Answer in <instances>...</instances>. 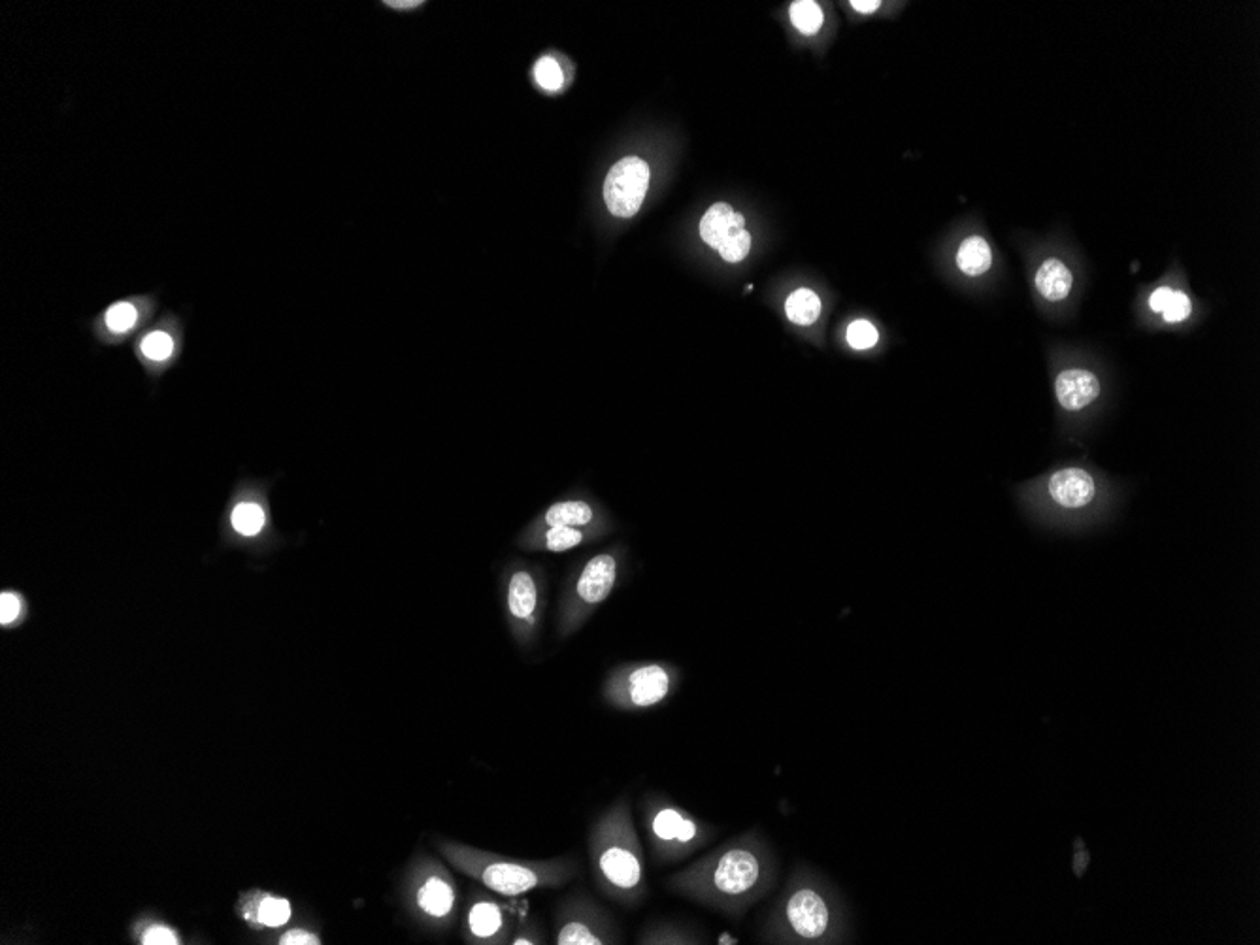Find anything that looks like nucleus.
<instances>
[{"label": "nucleus", "mask_w": 1260, "mask_h": 945, "mask_svg": "<svg viewBox=\"0 0 1260 945\" xmlns=\"http://www.w3.org/2000/svg\"><path fill=\"white\" fill-rule=\"evenodd\" d=\"M780 878L776 847L759 829L746 830L666 879V889L740 921L772 893Z\"/></svg>", "instance_id": "1"}, {"label": "nucleus", "mask_w": 1260, "mask_h": 945, "mask_svg": "<svg viewBox=\"0 0 1260 945\" xmlns=\"http://www.w3.org/2000/svg\"><path fill=\"white\" fill-rule=\"evenodd\" d=\"M842 910L827 879L798 864L764 913L757 940L766 945L834 944L842 936Z\"/></svg>", "instance_id": "2"}, {"label": "nucleus", "mask_w": 1260, "mask_h": 945, "mask_svg": "<svg viewBox=\"0 0 1260 945\" xmlns=\"http://www.w3.org/2000/svg\"><path fill=\"white\" fill-rule=\"evenodd\" d=\"M587 851L598 891L623 908H640L649 898L646 855L627 796L600 813L589 829Z\"/></svg>", "instance_id": "3"}, {"label": "nucleus", "mask_w": 1260, "mask_h": 945, "mask_svg": "<svg viewBox=\"0 0 1260 945\" xmlns=\"http://www.w3.org/2000/svg\"><path fill=\"white\" fill-rule=\"evenodd\" d=\"M438 851L449 866L504 898H519L542 889H561L580 876V861L570 855L542 861L515 859L451 840H438Z\"/></svg>", "instance_id": "4"}, {"label": "nucleus", "mask_w": 1260, "mask_h": 945, "mask_svg": "<svg viewBox=\"0 0 1260 945\" xmlns=\"http://www.w3.org/2000/svg\"><path fill=\"white\" fill-rule=\"evenodd\" d=\"M640 817L655 866L676 864L708 846L719 829L661 793H644Z\"/></svg>", "instance_id": "5"}, {"label": "nucleus", "mask_w": 1260, "mask_h": 945, "mask_svg": "<svg viewBox=\"0 0 1260 945\" xmlns=\"http://www.w3.org/2000/svg\"><path fill=\"white\" fill-rule=\"evenodd\" d=\"M680 672L664 663L629 664L615 668L602 697L614 710L640 713L659 708L678 691Z\"/></svg>", "instance_id": "6"}, {"label": "nucleus", "mask_w": 1260, "mask_h": 945, "mask_svg": "<svg viewBox=\"0 0 1260 945\" xmlns=\"http://www.w3.org/2000/svg\"><path fill=\"white\" fill-rule=\"evenodd\" d=\"M551 921L555 945L623 944L614 915L583 889L564 895L555 904Z\"/></svg>", "instance_id": "7"}, {"label": "nucleus", "mask_w": 1260, "mask_h": 945, "mask_svg": "<svg viewBox=\"0 0 1260 945\" xmlns=\"http://www.w3.org/2000/svg\"><path fill=\"white\" fill-rule=\"evenodd\" d=\"M412 904L417 917L434 930H451L461 913V891L448 866L425 859L415 868Z\"/></svg>", "instance_id": "8"}, {"label": "nucleus", "mask_w": 1260, "mask_h": 945, "mask_svg": "<svg viewBox=\"0 0 1260 945\" xmlns=\"http://www.w3.org/2000/svg\"><path fill=\"white\" fill-rule=\"evenodd\" d=\"M519 912L476 883L463 906L461 938L466 945H510Z\"/></svg>", "instance_id": "9"}, {"label": "nucleus", "mask_w": 1260, "mask_h": 945, "mask_svg": "<svg viewBox=\"0 0 1260 945\" xmlns=\"http://www.w3.org/2000/svg\"><path fill=\"white\" fill-rule=\"evenodd\" d=\"M619 568L621 559L615 551L598 553L581 566L566 598L563 621L566 634L578 629L585 617L612 595L619 581Z\"/></svg>", "instance_id": "10"}, {"label": "nucleus", "mask_w": 1260, "mask_h": 945, "mask_svg": "<svg viewBox=\"0 0 1260 945\" xmlns=\"http://www.w3.org/2000/svg\"><path fill=\"white\" fill-rule=\"evenodd\" d=\"M649 187V166L640 157H625L612 166L604 182V200L615 217H632L640 210Z\"/></svg>", "instance_id": "11"}, {"label": "nucleus", "mask_w": 1260, "mask_h": 945, "mask_svg": "<svg viewBox=\"0 0 1260 945\" xmlns=\"http://www.w3.org/2000/svg\"><path fill=\"white\" fill-rule=\"evenodd\" d=\"M540 583L527 566H515L506 580V610L515 634L527 642L538 629Z\"/></svg>", "instance_id": "12"}, {"label": "nucleus", "mask_w": 1260, "mask_h": 945, "mask_svg": "<svg viewBox=\"0 0 1260 945\" xmlns=\"http://www.w3.org/2000/svg\"><path fill=\"white\" fill-rule=\"evenodd\" d=\"M1049 495L1062 508H1083L1095 498V480L1081 468L1059 470L1049 480Z\"/></svg>", "instance_id": "13"}, {"label": "nucleus", "mask_w": 1260, "mask_h": 945, "mask_svg": "<svg viewBox=\"0 0 1260 945\" xmlns=\"http://www.w3.org/2000/svg\"><path fill=\"white\" fill-rule=\"evenodd\" d=\"M1057 398L1064 410L1078 412L1093 404L1100 395V382L1091 370L1070 368L1062 370L1055 380Z\"/></svg>", "instance_id": "14"}, {"label": "nucleus", "mask_w": 1260, "mask_h": 945, "mask_svg": "<svg viewBox=\"0 0 1260 945\" xmlns=\"http://www.w3.org/2000/svg\"><path fill=\"white\" fill-rule=\"evenodd\" d=\"M636 944L640 945H700L706 944L704 936L693 929L672 919H653L642 925L636 934Z\"/></svg>", "instance_id": "15"}, {"label": "nucleus", "mask_w": 1260, "mask_h": 945, "mask_svg": "<svg viewBox=\"0 0 1260 945\" xmlns=\"http://www.w3.org/2000/svg\"><path fill=\"white\" fill-rule=\"evenodd\" d=\"M746 229V219L736 214L729 204L717 202L700 221V236L713 249H719L730 234Z\"/></svg>", "instance_id": "16"}, {"label": "nucleus", "mask_w": 1260, "mask_h": 945, "mask_svg": "<svg viewBox=\"0 0 1260 945\" xmlns=\"http://www.w3.org/2000/svg\"><path fill=\"white\" fill-rule=\"evenodd\" d=\"M593 527L589 529H574V527H548L542 531H536L529 534L523 540V546L536 551H549V553H564L570 549L578 548L581 544L589 542L593 538Z\"/></svg>", "instance_id": "17"}, {"label": "nucleus", "mask_w": 1260, "mask_h": 945, "mask_svg": "<svg viewBox=\"0 0 1260 945\" xmlns=\"http://www.w3.org/2000/svg\"><path fill=\"white\" fill-rule=\"evenodd\" d=\"M595 523H597V512L591 504L583 500H563L549 506L548 512L542 517V523L538 525V531L548 529V527L589 529V527H595Z\"/></svg>", "instance_id": "18"}, {"label": "nucleus", "mask_w": 1260, "mask_h": 945, "mask_svg": "<svg viewBox=\"0 0 1260 945\" xmlns=\"http://www.w3.org/2000/svg\"><path fill=\"white\" fill-rule=\"evenodd\" d=\"M1072 272L1059 259H1049L1036 272V289L1049 302H1061L1072 291Z\"/></svg>", "instance_id": "19"}, {"label": "nucleus", "mask_w": 1260, "mask_h": 945, "mask_svg": "<svg viewBox=\"0 0 1260 945\" xmlns=\"http://www.w3.org/2000/svg\"><path fill=\"white\" fill-rule=\"evenodd\" d=\"M993 265V251L981 236H970L957 251V266L966 276H981Z\"/></svg>", "instance_id": "20"}, {"label": "nucleus", "mask_w": 1260, "mask_h": 945, "mask_svg": "<svg viewBox=\"0 0 1260 945\" xmlns=\"http://www.w3.org/2000/svg\"><path fill=\"white\" fill-rule=\"evenodd\" d=\"M823 310L821 299L817 297V293H813L812 289H796L787 300H785V314L787 319L800 327H808L813 325Z\"/></svg>", "instance_id": "21"}, {"label": "nucleus", "mask_w": 1260, "mask_h": 945, "mask_svg": "<svg viewBox=\"0 0 1260 945\" xmlns=\"http://www.w3.org/2000/svg\"><path fill=\"white\" fill-rule=\"evenodd\" d=\"M138 323H140V308L134 304L133 300L114 302L102 315L104 329L117 338L133 332L138 327Z\"/></svg>", "instance_id": "22"}, {"label": "nucleus", "mask_w": 1260, "mask_h": 945, "mask_svg": "<svg viewBox=\"0 0 1260 945\" xmlns=\"http://www.w3.org/2000/svg\"><path fill=\"white\" fill-rule=\"evenodd\" d=\"M138 349L150 365H166L176 355V340L165 329H153L140 340Z\"/></svg>", "instance_id": "23"}, {"label": "nucleus", "mask_w": 1260, "mask_h": 945, "mask_svg": "<svg viewBox=\"0 0 1260 945\" xmlns=\"http://www.w3.org/2000/svg\"><path fill=\"white\" fill-rule=\"evenodd\" d=\"M548 932L540 917L532 913H519L510 945H546Z\"/></svg>", "instance_id": "24"}, {"label": "nucleus", "mask_w": 1260, "mask_h": 945, "mask_svg": "<svg viewBox=\"0 0 1260 945\" xmlns=\"http://www.w3.org/2000/svg\"><path fill=\"white\" fill-rule=\"evenodd\" d=\"M266 514L257 502H242L233 510V527L244 536H255L265 529Z\"/></svg>", "instance_id": "25"}, {"label": "nucleus", "mask_w": 1260, "mask_h": 945, "mask_svg": "<svg viewBox=\"0 0 1260 945\" xmlns=\"http://www.w3.org/2000/svg\"><path fill=\"white\" fill-rule=\"evenodd\" d=\"M291 915H293V910H291L289 900L278 898V896H265V898H261V902L257 906V917L255 919H257V923H261L265 927L276 929V927H283L285 923H289Z\"/></svg>", "instance_id": "26"}, {"label": "nucleus", "mask_w": 1260, "mask_h": 945, "mask_svg": "<svg viewBox=\"0 0 1260 945\" xmlns=\"http://www.w3.org/2000/svg\"><path fill=\"white\" fill-rule=\"evenodd\" d=\"M791 21L802 34H815L823 27V10L812 0H798L791 4Z\"/></svg>", "instance_id": "27"}, {"label": "nucleus", "mask_w": 1260, "mask_h": 945, "mask_svg": "<svg viewBox=\"0 0 1260 945\" xmlns=\"http://www.w3.org/2000/svg\"><path fill=\"white\" fill-rule=\"evenodd\" d=\"M846 338L847 344L851 348L864 351V349L874 348L878 344L879 334L878 329L870 321L859 319V321H853L847 327Z\"/></svg>", "instance_id": "28"}, {"label": "nucleus", "mask_w": 1260, "mask_h": 945, "mask_svg": "<svg viewBox=\"0 0 1260 945\" xmlns=\"http://www.w3.org/2000/svg\"><path fill=\"white\" fill-rule=\"evenodd\" d=\"M717 251L721 253V257L727 263H732V265L740 263V261L746 259L749 251H751V234L747 233L746 229L730 234L729 238L723 242V246Z\"/></svg>", "instance_id": "29"}, {"label": "nucleus", "mask_w": 1260, "mask_h": 945, "mask_svg": "<svg viewBox=\"0 0 1260 945\" xmlns=\"http://www.w3.org/2000/svg\"><path fill=\"white\" fill-rule=\"evenodd\" d=\"M534 76H536L538 85L542 89H546V91H557L563 85V70L557 65V61L551 59V57H544V59H540L536 63Z\"/></svg>", "instance_id": "30"}, {"label": "nucleus", "mask_w": 1260, "mask_h": 945, "mask_svg": "<svg viewBox=\"0 0 1260 945\" xmlns=\"http://www.w3.org/2000/svg\"><path fill=\"white\" fill-rule=\"evenodd\" d=\"M1191 310H1193L1191 299L1185 293H1181V291H1174L1172 299H1170L1168 306L1162 312V317H1164L1166 323H1181L1183 319H1187L1191 315Z\"/></svg>", "instance_id": "31"}, {"label": "nucleus", "mask_w": 1260, "mask_h": 945, "mask_svg": "<svg viewBox=\"0 0 1260 945\" xmlns=\"http://www.w3.org/2000/svg\"><path fill=\"white\" fill-rule=\"evenodd\" d=\"M21 614V600L14 593H2L0 597V623L10 625Z\"/></svg>", "instance_id": "32"}, {"label": "nucleus", "mask_w": 1260, "mask_h": 945, "mask_svg": "<svg viewBox=\"0 0 1260 945\" xmlns=\"http://www.w3.org/2000/svg\"><path fill=\"white\" fill-rule=\"evenodd\" d=\"M280 944L282 945H319L321 944V938H319V936H317L315 932H312V930L291 929V930H287V932L283 934L282 938H280Z\"/></svg>", "instance_id": "33"}, {"label": "nucleus", "mask_w": 1260, "mask_h": 945, "mask_svg": "<svg viewBox=\"0 0 1260 945\" xmlns=\"http://www.w3.org/2000/svg\"><path fill=\"white\" fill-rule=\"evenodd\" d=\"M142 944L176 945L180 944V940H178V936H176L172 930L168 929V927H159V925H157V927H151V929L144 934Z\"/></svg>", "instance_id": "34"}, {"label": "nucleus", "mask_w": 1260, "mask_h": 945, "mask_svg": "<svg viewBox=\"0 0 1260 945\" xmlns=\"http://www.w3.org/2000/svg\"><path fill=\"white\" fill-rule=\"evenodd\" d=\"M1172 295H1174V291H1172L1170 287H1159V289H1157V291H1153V293H1151V297H1149V308H1151L1153 312H1157V314H1159V312L1162 314V312H1164V308L1168 306V302L1172 299Z\"/></svg>", "instance_id": "35"}, {"label": "nucleus", "mask_w": 1260, "mask_h": 945, "mask_svg": "<svg viewBox=\"0 0 1260 945\" xmlns=\"http://www.w3.org/2000/svg\"><path fill=\"white\" fill-rule=\"evenodd\" d=\"M851 6H853V10H857L861 14H872V12L878 10L881 4H879L878 0H853Z\"/></svg>", "instance_id": "36"}, {"label": "nucleus", "mask_w": 1260, "mask_h": 945, "mask_svg": "<svg viewBox=\"0 0 1260 945\" xmlns=\"http://www.w3.org/2000/svg\"><path fill=\"white\" fill-rule=\"evenodd\" d=\"M385 4H387L389 8H400V10H402V8H415V6H421V2H419V0H402V2H398V0H391V2H385Z\"/></svg>", "instance_id": "37"}]
</instances>
